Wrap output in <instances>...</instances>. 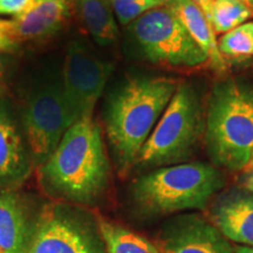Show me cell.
<instances>
[{"label": "cell", "mask_w": 253, "mask_h": 253, "mask_svg": "<svg viewBox=\"0 0 253 253\" xmlns=\"http://www.w3.org/2000/svg\"><path fill=\"white\" fill-rule=\"evenodd\" d=\"M204 137L213 164L230 171L248 169L253 158V84L236 79L214 84Z\"/></svg>", "instance_id": "3957f363"}, {"label": "cell", "mask_w": 253, "mask_h": 253, "mask_svg": "<svg viewBox=\"0 0 253 253\" xmlns=\"http://www.w3.org/2000/svg\"><path fill=\"white\" fill-rule=\"evenodd\" d=\"M95 218L107 253H161L144 237L101 216Z\"/></svg>", "instance_id": "e0dca14e"}, {"label": "cell", "mask_w": 253, "mask_h": 253, "mask_svg": "<svg viewBox=\"0 0 253 253\" xmlns=\"http://www.w3.org/2000/svg\"><path fill=\"white\" fill-rule=\"evenodd\" d=\"M168 5L181 20L195 42L207 54L211 66L216 71H225L226 60L219 53L216 33L202 9L191 0H172Z\"/></svg>", "instance_id": "9a60e30c"}, {"label": "cell", "mask_w": 253, "mask_h": 253, "mask_svg": "<svg viewBox=\"0 0 253 253\" xmlns=\"http://www.w3.org/2000/svg\"><path fill=\"white\" fill-rule=\"evenodd\" d=\"M235 253H253V248H248V246H237V248H235Z\"/></svg>", "instance_id": "d4e9b609"}, {"label": "cell", "mask_w": 253, "mask_h": 253, "mask_svg": "<svg viewBox=\"0 0 253 253\" xmlns=\"http://www.w3.org/2000/svg\"><path fill=\"white\" fill-rule=\"evenodd\" d=\"M17 48V41L0 33V52H11Z\"/></svg>", "instance_id": "7402d4cb"}, {"label": "cell", "mask_w": 253, "mask_h": 253, "mask_svg": "<svg viewBox=\"0 0 253 253\" xmlns=\"http://www.w3.org/2000/svg\"><path fill=\"white\" fill-rule=\"evenodd\" d=\"M218 49L225 60L243 61L253 56V21H246L235 30L223 34Z\"/></svg>", "instance_id": "d6986e66"}, {"label": "cell", "mask_w": 253, "mask_h": 253, "mask_svg": "<svg viewBox=\"0 0 253 253\" xmlns=\"http://www.w3.org/2000/svg\"><path fill=\"white\" fill-rule=\"evenodd\" d=\"M225 181L217 168L203 162L157 168L140 176L131 188L132 199L142 212L162 216L203 210Z\"/></svg>", "instance_id": "277c9868"}, {"label": "cell", "mask_w": 253, "mask_h": 253, "mask_svg": "<svg viewBox=\"0 0 253 253\" xmlns=\"http://www.w3.org/2000/svg\"><path fill=\"white\" fill-rule=\"evenodd\" d=\"M32 156L7 110L0 106V190L23 183L31 172Z\"/></svg>", "instance_id": "4fadbf2b"}, {"label": "cell", "mask_w": 253, "mask_h": 253, "mask_svg": "<svg viewBox=\"0 0 253 253\" xmlns=\"http://www.w3.org/2000/svg\"><path fill=\"white\" fill-rule=\"evenodd\" d=\"M113 65L95 55L89 47L74 40L68 45L62 71V86L75 120L93 118L97 101L113 72Z\"/></svg>", "instance_id": "9c48e42d"}, {"label": "cell", "mask_w": 253, "mask_h": 253, "mask_svg": "<svg viewBox=\"0 0 253 253\" xmlns=\"http://www.w3.org/2000/svg\"><path fill=\"white\" fill-rule=\"evenodd\" d=\"M33 218L17 194L0 190V253H24Z\"/></svg>", "instance_id": "5bb4252c"}, {"label": "cell", "mask_w": 253, "mask_h": 253, "mask_svg": "<svg viewBox=\"0 0 253 253\" xmlns=\"http://www.w3.org/2000/svg\"><path fill=\"white\" fill-rule=\"evenodd\" d=\"M155 1L160 2V4H163V5H166V4H169V2H171L172 0H155Z\"/></svg>", "instance_id": "4316f807"}, {"label": "cell", "mask_w": 253, "mask_h": 253, "mask_svg": "<svg viewBox=\"0 0 253 253\" xmlns=\"http://www.w3.org/2000/svg\"><path fill=\"white\" fill-rule=\"evenodd\" d=\"M251 168H253V158H252L251 163H250V166H249V168H248V169H251Z\"/></svg>", "instance_id": "f1b7e54d"}, {"label": "cell", "mask_w": 253, "mask_h": 253, "mask_svg": "<svg viewBox=\"0 0 253 253\" xmlns=\"http://www.w3.org/2000/svg\"><path fill=\"white\" fill-rule=\"evenodd\" d=\"M205 113L194 86L182 82L142 148L135 167L162 168L184 163L204 136Z\"/></svg>", "instance_id": "5b68a950"}, {"label": "cell", "mask_w": 253, "mask_h": 253, "mask_svg": "<svg viewBox=\"0 0 253 253\" xmlns=\"http://www.w3.org/2000/svg\"><path fill=\"white\" fill-rule=\"evenodd\" d=\"M21 121L33 164L42 166L77 122L59 75H46L34 82L24 102Z\"/></svg>", "instance_id": "52a82bcc"}, {"label": "cell", "mask_w": 253, "mask_h": 253, "mask_svg": "<svg viewBox=\"0 0 253 253\" xmlns=\"http://www.w3.org/2000/svg\"><path fill=\"white\" fill-rule=\"evenodd\" d=\"M191 1H194L195 4L202 9V12L205 14V17L208 18L209 14H210L211 7H212L214 0H191Z\"/></svg>", "instance_id": "cb8c5ba5"}, {"label": "cell", "mask_w": 253, "mask_h": 253, "mask_svg": "<svg viewBox=\"0 0 253 253\" xmlns=\"http://www.w3.org/2000/svg\"><path fill=\"white\" fill-rule=\"evenodd\" d=\"M2 74H4V68H2L1 62H0V79L2 78Z\"/></svg>", "instance_id": "83f0119b"}, {"label": "cell", "mask_w": 253, "mask_h": 253, "mask_svg": "<svg viewBox=\"0 0 253 253\" xmlns=\"http://www.w3.org/2000/svg\"><path fill=\"white\" fill-rule=\"evenodd\" d=\"M41 185L56 201L93 205L109 184L110 166L102 132L93 118L73 125L39 167Z\"/></svg>", "instance_id": "6da1fadb"}, {"label": "cell", "mask_w": 253, "mask_h": 253, "mask_svg": "<svg viewBox=\"0 0 253 253\" xmlns=\"http://www.w3.org/2000/svg\"><path fill=\"white\" fill-rule=\"evenodd\" d=\"M128 26L136 48L148 61L171 68H195L209 61L168 4L150 9Z\"/></svg>", "instance_id": "ba28073f"}, {"label": "cell", "mask_w": 253, "mask_h": 253, "mask_svg": "<svg viewBox=\"0 0 253 253\" xmlns=\"http://www.w3.org/2000/svg\"><path fill=\"white\" fill-rule=\"evenodd\" d=\"M72 6L71 0H45L15 17L0 19V33L14 41L46 38L67 23Z\"/></svg>", "instance_id": "8fae6325"}, {"label": "cell", "mask_w": 253, "mask_h": 253, "mask_svg": "<svg viewBox=\"0 0 253 253\" xmlns=\"http://www.w3.org/2000/svg\"><path fill=\"white\" fill-rule=\"evenodd\" d=\"M250 18H252L251 12L239 0H214L208 20L214 33L225 34Z\"/></svg>", "instance_id": "ac0fdd59"}, {"label": "cell", "mask_w": 253, "mask_h": 253, "mask_svg": "<svg viewBox=\"0 0 253 253\" xmlns=\"http://www.w3.org/2000/svg\"><path fill=\"white\" fill-rule=\"evenodd\" d=\"M0 93H1V88H0Z\"/></svg>", "instance_id": "f546056e"}, {"label": "cell", "mask_w": 253, "mask_h": 253, "mask_svg": "<svg viewBox=\"0 0 253 253\" xmlns=\"http://www.w3.org/2000/svg\"><path fill=\"white\" fill-rule=\"evenodd\" d=\"M210 221L229 242L253 248V194L231 189L210 209Z\"/></svg>", "instance_id": "7c38bea8"}, {"label": "cell", "mask_w": 253, "mask_h": 253, "mask_svg": "<svg viewBox=\"0 0 253 253\" xmlns=\"http://www.w3.org/2000/svg\"><path fill=\"white\" fill-rule=\"evenodd\" d=\"M75 11L95 42L102 47L115 45L119 26L109 0H71Z\"/></svg>", "instance_id": "2e32d148"}, {"label": "cell", "mask_w": 253, "mask_h": 253, "mask_svg": "<svg viewBox=\"0 0 253 253\" xmlns=\"http://www.w3.org/2000/svg\"><path fill=\"white\" fill-rule=\"evenodd\" d=\"M116 20L121 25H129L150 9L163 4L155 0H109Z\"/></svg>", "instance_id": "ffe728a7"}, {"label": "cell", "mask_w": 253, "mask_h": 253, "mask_svg": "<svg viewBox=\"0 0 253 253\" xmlns=\"http://www.w3.org/2000/svg\"><path fill=\"white\" fill-rule=\"evenodd\" d=\"M161 253H235V249L211 221L196 214L170 220L160 238Z\"/></svg>", "instance_id": "30bf717a"}, {"label": "cell", "mask_w": 253, "mask_h": 253, "mask_svg": "<svg viewBox=\"0 0 253 253\" xmlns=\"http://www.w3.org/2000/svg\"><path fill=\"white\" fill-rule=\"evenodd\" d=\"M242 4H244L246 7L250 9V12H251L252 17H253V0H239Z\"/></svg>", "instance_id": "484cf974"}, {"label": "cell", "mask_w": 253, "mask_h": 253, "mask_svg": "<svg viewBox=\"0 0 253 253\" xmlns=\"http://www.w3.org/2000/svg\"><path fill=\"white\" fill-rule=\"evenodd\" d=\"M178 87L173 79L131 78L108 97L104 126L121 176L135 167L142 148Z\"/></svg>", "instance_id": "7a4b0ae2"}, {"label": "cell", "mask_w": 253, "mask_h": 253, "mask_svg": "<svg viewBox=\"0 0 253 253\" xmlns=\"http://www.w3.org/2000/svg\"><path fill=\"white\" fill-rule=\"evenodd\" d=\"M42 1L45 0H0V17H15Z\"/></svg>", "instance_id": "44dd1931"}, {"label": "cell", "mask_w": 253, "mask_h": 253, "mask_svg": "<svg viewBox=\"0 0 253 253\" xmlns=\"http://www.w3.org/2000/svg\"><path fill=\"white\" fill-rule=\"evenodd\" d=\"M24 253H107L96 218L81 208L52 202L33 218Z\"/></svg>", "instance_id": "8992f818"}, {"label": "cell", "mask_w": 253, "mask_h": 253, "mask_svg": "<svg viewBox=\"0 0 253 253\" xmlns=\"http://www.w3.org/2000/svg\"><path fill=\"white\" fill-rule=\"evenodd\" d=\"M242 183L244 185V189L253 194V168L246 169V172L242 176Z\"/></svg>", "instance_id": "603a6c76"}]
</instances>
